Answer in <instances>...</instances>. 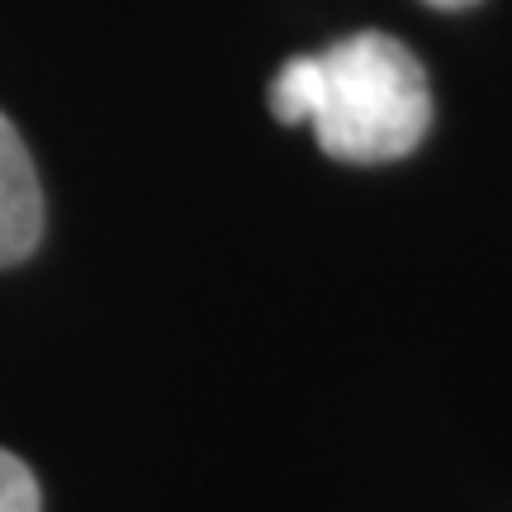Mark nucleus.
Listing matches in <instances>:
<instances>
[{"label": "nucleus", "instance_id": "obj_1", "mask_svg": "<svg viewBox=\"0 0 512 512\" xmlns=\"http://www.w3.org/2000/svg\"><path fill=\"white\" fill-rule=\"evenodd\" d=\"M280 124L309 119L318 147L351 166L399 162L432 128L422 62L389 34H351L313 57H290L271 81Z\"/></svg>", "mask_w": 512, "mask_h": 512}, {"label": "nucleus", "instance_id": "obj_2", "mask_svg": "<svg viewBox=\"0 0 512 512\" xmlns=\"http://www.w3.org/2000/svg\"><path fill=\"white\" fill-rule=\"evenodd\" d=\"M43 238V190L19 128L0 110V266H19Z\"/></svg>", "mask_w": 512, "mask_h": 512}, {"label": "nucleus", "instance_id": "obj_3", "mask_svg": "<svg viewBox=\"0 0 512 512\" xmlns=\"http://www.w3.org/2000/svg\"><path fill=\"white\" fill-rule=\"evenodd\" d=\"M0 512H38L34 470L10 451H0Z\"/></svg>", "mask_w": 512, "mask_h": 512}, {"label": "nucleus", "instance_id": "obj_4", "mask_svg": "<svg viewBox=\"0 0 512 512\" xmlns=\"http://www.w3.org/2000/svg\"><path fill=\"white\" fill-rule=\"evenodd\" d=\"M427 5H437V10H465V5H475V0H427Z\"/></svg>", "mask_w": 512, "mask_h": 512}]
</instances>
